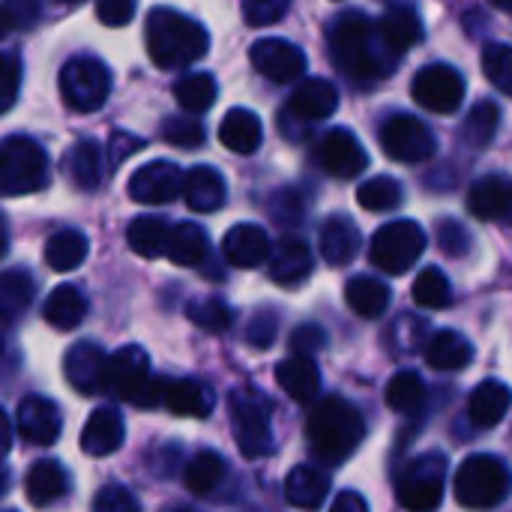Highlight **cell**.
Here are the masks:
<instances>
[{
  "label": "cell",
  "mask_w": 512,
  "mask_h": 512,
  "mask_svg": "<svg viewBox=\"0 0 512 512\" xmlns=\"http://www.w3.org/2000/svg\"><path fill=\"white\" fill-rule=\"evenodd\" d=\"M330 54L342 72H348L354 81H378L390 75L396 66V54L384 48L378 39L375 21L363 15L360 9H348L333 18L330 24Z\"/></svg>",
  "instance_id": "1"
},
{
  "label": "cell",
  "mask_w": 512,
  "mask_h": 512,
  "mask_svg": "<svg viewBox=\"0 0 512 512\" xmlns=\"http://www.w3.org/2000/svg\"><path fill=\"white\" fill-rule=\"evenodd\" d=\"M147 54L159 69H186L210 51V33L195 18L156 6L144 24Z\"/></svg>",
  "instance_id": "2"
},
{
  "label": "cell",
  "mask_w": 512,
  "mask_h": 512,
  "mask_svg": "<svg viewBox=\"0 0 512 512\" xmlns=\"http://www.w3.org/2000/svg\"><path fill=\"white\" fill-rule=\"evenodd\" d=\"M306 438H309L312 453L324 465L336 468L363 444L366 423L357 405H351L342 396H327L321 405L312 408L309 423H306Z\"/></svg>",
  "instance_id": "3"
},
{
  "label": "cell",
  "mask_w": 512,
  "mask_h": 512,
  "mask_svg": "<svg viewBox=\"0 0 512 512\" xmlns=\"http://www.w3.org/2000/svg\"><path fill=\"white\" fill-rule=\"evenodd\" d=\"M162 384H165V378L150 375V360L141 345H123L105 363V387L117 399L132 402L141 411H150L159 405Z\"/></svg>",
  "instance_id": "4"
},
{
  "label": "cell",
  "mask_w": 512,
  "mask_h": 512,
  "mask_svg": "<svg viewBox=\"0 0 512 512\" xmlns=\"http://www.w3.org/2000/svg\"><path fill=\"white\" fill-rule=\"evenodd\" d=\"M48 180V153L39 141L27 135H9L0 141V195H33L42 192Z\"/></svg>",
  "instance_id": "5"
},
{
  "label": "cell",
  "mask_w": 512,
  "mask_h": 512,
  "mask_svg": "<svg viewBox=\"0 0 512 512\" xmlns=\"http://www.w3.org/2000/svg\"><path fill=\"white\" fill-rule=\"evenodd\" d=\"M228 405L237 450L246 459H264L273 450V402L261 390L243 384L231 393Z\"/></svg>",
  "instance_id": "6"
},
{
  "label": "cell",
  "mask_w": 512,
  "mask_h": 512,
  "mask_svg": "<svg viewBox=\"0 0 512 512\" xmlns=\"http://www.w3.org/2000/svg\"><path fill=\"white\" fill-rule=\"evenodd\" d=\"M453 492H456V501L468 510H492L510 492V471L504 459L477 453L462 462Z\"/></svg>",
  "instance_id": "7"
},
{
  "label": "cell",
  "mask_w": 512,
  "mask_h": 512,
  "mask_svg": "<svg viewBox=\"0 0 512 512\" xmlns=\"http://www.w3.org/2000/svg\"><path fill=\"white\" fill-rule=\"evenodd\" d=\"M60 93L72 111H99L111 96V69L90 54H78L60 69Z\"/></svg>",
  "instance_id": "8"
},
{
  "label": "cell",
  "mask_w": 512,
  "mask_h": 512,
  "mask_svg": "<svg viewBox=\"0 0 512 512\" xmlns=\"http://www.w3.org/2000/svg\"><path fill=\"white\" fill-rule=\"evenodd\" d=\"M423 252H426V231L411 219H399V222L378 228L369 243L372 264L390 276L408 273Z\"/></svg>",
  "instance_id": "9"
},
{
  "label": "cell",
  "mask_w": 512,
  "mask_h": 512,
  "mask_svg": "<svg viewBox=\"0 0 512 512\" xmlns=\"http://www.w3.org/2000/svg\"><path fill=\"white\" fill-rule=\"evenodd\" d=\"M444 480H447V456L426 453L414 459L396 483V498L402 510L435 512L444 501Z\"/></svg>",
  "instance_id": "10"
},
{
  "label": "cell",
  "mask_w": 512,
  "mask_h": 512,
  "mask_svg": "<svg viewBox=\"0 0 512 512\" xmlns=\"http://www.w3.org/2000/svg\"><path fill=\"white\" fill-rule=\"evenodd\" d=\"M378 138H381V150L405 165H417L435 156V135L414 114H393L390 120H384Z\"/></svg>",
  "instance_id": "11"
},
{
  "label": "cell",
  "mask_w": 512,
  "mask_h": 512,
  "mask_svg": "<svg viewBox=\"0 0 512 512\" xmlns=\"http://www.w3.org/2000/svg\"><path fill=\"white\" fill-rule=\"evenodd\" d=\"M411 96L432 114H453L465 99V78L447 63H432L411 81Z\"/></svg>",
  "instance_id": "12"
},
{
  "label": "cell",
  "mask_w": 512,
  "mask_h": 512,
  "mask_svg": "<svg viewBox=\"0 0 512 512\" xmlns=\"http://www.w3.org/2000/svg\"><path fill=\"white\" fill-rule=\"evenodd\" d=\"M252 66L273 84H291L306 72V54L288 39H258L249 48Z\"/></svg>",
  "instance_id": "13"
},
{
  "label": "cell",
  "mask_w": 512,
  "mask_h": 512,
  "mask_svg": "<svg viewBox=\"0 0 512 512\" xmlns=\"http://www.w3.org/2000/svg\"><path fill=\"white\" fill-rule=\"evenodd\" d=\"M318 162L336 180H351L369 168V153L351 129H330L318 144Z\"/></svg>",
  "instance_id": "14"
},
{
  "label": "cell",
  "mask_w": 512,
  "mask_h": 512,
  "mask_svg": "<svg viewBox=\"0 0 512 512\" xmlns=\"http://www.w3.org/2000/svg\"><path fill=\"white\" fill-rule=\"evenodd\" d=\"M180 189H183V171L168 159L141 165L129 180V195L138 204H168L180 195Z\"/></svg>",
  "instance_id": "15"
},
{
  "label": "cell",
  "mask_w": 512,
  "mask_h": 512,
  "mask_svg": "<svg viewBox=\"0 0 512 512\" xmlns=\"http://www.w3.org/2000/svg\"><path fill=\"white\" fill-rule=\"evenodd\" d=\"M15 423H18L21 438L27 444H36V447H51L60 438V432H63V414L45 396H27V399H21Z\"/></svg>",
  "instance_id": "16"
},
{
  "label": "cell",
  "mask_w": 512,
  "mask_h": 512,
  "mask_svg": "<svg viewBox=\"0 0 512 512\" xmlns=\"http://www.w3.org/2000/svg\"><path fill=\"white\" fill-rule=\"evenodd\" d=\"M378 39L384 42V48L396 57H402L408 48H414L417 42H423L426 30H423V18L414 6L408 3H393L384 9V15L375 21Z\"/></svg>",
  "instance_id": "17"
},
{
  "label": "cell",
  "mask_w": 512,
  "mask_h": 512,
  "mask_svg": "<svg viewBox=\"0 0 512 512\" xmlns=\"http://www.w3.org/2000/svg\"><path fill=\"white\" fill-rule=\"evenodd\" d=\"M105 351L93 342H78L66 351L63 360V375L72 384L75 393L81 396H93L99 390H105Z\"/></svg>",
  "instance_id": "18"
},
{
  "label": "cell",
  "mask_w": 512,
  "mask_h": 512,
  "mask_svg": "<svg viewBox=\"0 0 512 512\" xmlns=\"http://www.w3.org/2000/svg\"><path fill=\"white\" fill-rule=\"evenodd\" d=\"M159 405L168 408L174 417L201 420V417H210V414H213V408H216V393H213L207 384L192 381V378H180V381L165 378Z\"/></svg>",
  "instance_id": "19"
},
{
  "label": "cell",
  "mask_w": 512,
  "mask_h": 512,
  "mask_svg": "<svg viewBox=\"0 0 512 512\" xmlns=\"http://www.w3.org/2000/svg\"><path fill=\"white\" fill-rule=\"evenodd\" d=\"M339 108V90L327 78H306L288 99L285 117H297L300 123H315L330 117Z\"/></svg>",
  "instance_id": "20"
},
{
  "label": "cell",
  "mask_w": 512,
  "mask_h": 512,
  "mask_svg": "<svg viewBox=\"0 0 512 512\" xmlns=\"http://www.w3.org/2000/svg\"><path fill=\"white\" fill-rule=\"evenodd\" d=\"M222 255L231 267H240V270L261 267L264 261H270V237L261 225H252V222L234 225L222 240Z\"/></svg>",
  "instance_id": "21"
},
{
  "label": "cell",
  "mask_w": 512,
  "mask_h": 512,
  "mask_svg": "<svg viewBox=\"0 0 512 512\" xmlns=\"http://www.w3.org/2000/svg\"><path fill=\"white\" fill-rule=\"evenodd\" d=\"M315 270V258L312 249L306 246V240L300 237H285L279 240V246L273 249V261H270V279L282 288H297L303 285Z\"/></svg>",
  "instance_id": "22"
},
{
  "label": "cell",
  "mask_w": 512,
  "mask_h": 512,
  "mask_svg": "<svg viewBox=\"0 0 512 512\" xmlns=\"http://www.w3.org/2000/svg\"><path fill=\"white\" fill-rule=\"evenodd\" d=\"M126 426L117 408H96L81 432V450L93 459L111 456L123 447Z\"/></svg>",
  "instance_id": "23"
},
{
  "label": "cell",
  "mask_w": 512,
  "mask_h": 512,
  "mask_svg": "<svg viewBox=\"0 0 512 512\" xmlns=\"http://www.w3.org/2000/svg\"><path fill=\"white\" fill-rule=\"evenodd\" d=\"M276 381L288 399L300 405H312L321 393V372L309 357H288L276 366Z\"/></svg>",
  "instance_id": "24"
},
{
  "label": "cell",
  "mask_w": 512,
  "mask_h": 512,
  "mask_svg": "<svg viewBox=\"0 0 512 512\" xmlns=\"http://www.w3.org/2000/svg\"><path fill=\"white\" fill-rule=\"evenodd\" d=\"M183 198L189 210L195 213H213L225 204V180L210 165H195L189 174H183Z\"/></svg>",
  "instance_id": "25"
},
{
  "label": "cell",
  "mask_w": 512,
  "mask_h": 512,
  "mask_svg": "<svg viewBox=\"0 0 512 512\" xmlns=\"http://www.w3.org/2000/svg\"><path fill=\"white\" fill-rule=\"evenodd\" d=\"M360 228L348 216H330L321 225V258L333 267L351 264L360 252Z\"/></svg>",
  "instance_id": "26"
},
{
  "label": "cell",
  "mask_w": 512,
  "mask_h": 512,
  "mask_svg": "<svg viewBox=\"0 0 512 512\" xmlns=\"http://www.w3.org/2000/svg\"><path fill=\"white\" fill-rule=\"evenodd\" d=\"M219 141L237 153V156H249L261 147L264 141V126L258 120L255 111H246V108H231L219 126Z\"/></svg>",
  "instance_id": "27"
},
{
  "label": "cell",
  "mask_w": 512,
  "mask_h": 512,
  "mask_svg": "<svg viewBox=\"0 0 512 512\" xmlns=\"http://www.w3.org/2000/svg\"><path fill=\"white\" fill-rule=\"evenodd\" d=\"M468 210L480 222H498L510 210V183L498 174L480 177L468 192Z\"/></svg>",
  "instance_id": "28"
},
{
  "label": "cell",
  "mask_w": 512,
  "mask_h": 512,
  "mask_svg": "<svg viewBox=\"0 0 512 512\" xmlns=\"http://www.w3.org/2000/svg\"><path fill=\"white\" fill-rule=\"evenodd\" d=\"M165 255L177 267H201L210 258V237L201 225L195 222H180L168 234Z\"/></svg>",
  "instance_id": "29"
},
{
  "label": "cell",
  "mask_w": 512,
  "mask_h": 512,
  "mask_svg": "<svg viewBox=\"0 0 512 512\" xmlns=\"http://www.w3.org/2000/svg\"><path fill=\"white\" fill-rule=\"evenodd\" d=\"M474 360V345L456 333V330H441L432 333V339L426 342V363L438 372H459L468 369Z\"/></svg>",
  "instance_id": "30"
},
{
  "label": "cell",
  "mask_w": 512,
  "mask_h": 512,
  "mask_svg": "<svg viewBox=\"0 0 512 512\" xmlns=\"http://www.w3.org/2000/svg\"><path fill=\"white\" fill-rule=\"evenodd\" d=\"M24 492L36 507H48L54 501H60L69 492V474L60 462L54 459H39L24 480Z\"/></svg>",
  "instance_id": "31"
},
{
  "label": "cell",
  "mask_w": 512,
  "mask_h": 512,
  "mask_svg": "<svg viewBox=\"0 0 512 512\" xmlns=\"http://www.w3.org/2000/svg\"><path fill=\"white\" fill-rule=\"evenodd\" d=\"M510 411V390L501 381H483L468 399V417L477 429H495Z\"/></svg>",
  "instance_id": "32"
},
{
  "label": "cell",
  "mask_w": 512,
  "mask_h": 512,
  "mask_svg": "<svg viewBox=\"0 0 512 512\" xmlns=\"http://www.w3.org/2000/svg\"><path fill=\"white\" fill-rule=\"evenodd\" d=\"M330 495V480L324 471L312 465H300L285 480V501L300 510H321V504Z\"/></svg>",
  "instance_id": "33"
},
{
  "label": "cell",
  "mask_w": 512,
  "mask_h": 512,
  "mask_svg": "<svg viewBox=\"0 0 512 512\" xmlns=\"http://www.w3.org/2000/svg\"><path fill=\"white\" fill-rule=\"evenodd\" d=\"M63 174L81 192H93L102 183V150L93 141H78L63 156Z\"/></svg>",
  "instance_id": "34"
},
{
  "label": "cell",
  "mask_w": 512,
  "mask_h": 512,
  "mask_svg": "<svg viewBox=\"0 0 512 512\" xmlns=\"http://www.w3.org/2000/svg\"><path fill=\"white\" fill-rule=\"evenodd\" d=\"M45 321L54 327V330H75L84 318H87V297L75 288V285H57L48 300H45V309H42Z\"/></svg>",
  "instance_id": "35"
},
{
  "label": "cell",
  "mask_w": 512,
  "mask_h": 512,
  "mask_svg": "<svg viewBox=\"0 0 512 512\" xmlns=\"http://www.w3.org/2000/svg\"><path fill=\"white\" fill-rule=\"evenodd\" d=\"M87 252H90L87 237L81 231H75V228H63V231L48 237V243H45V264L51 270H57V273H69V270L84 264Z\"/></svg>",
  "instance_id": "36"
},
{
  "label": "cell",
  "mask_w": 512,
  "mask_h": 512,
  "mask_svg": "<svg viewBox=\"0 0 512 512\" xmlns=\"http://www.w3.org/2000/svg\"><path fill=\"white\" fill-rule=\"evenodd\" d=\"M168 234H171V228L159 216H138L126 228L129 249L138 258H162L165 255V246H168Z\"/></svg>",
  "instance_id": "37"
},
{
  "label": "cell",
  "mask_w": 512,
  "mask_h": 512,
  "mask_svg": "<svg viewBox=\"0 0 512 512\" xmlns=\"http://www.w3.org/2000/svg\"><path fill=\"white\" fill-rule=\"evenodd\" d=\"M345 300L360 318H381L390 306V288L372 276H354L345 285Z\"/></svg>",
  "instance_id": "38"
},
{
  "label": "cell",
  "mask_w": 512,
  "mask_h": 512,
  "mask_svg": "<svg viewBox=\"0 0 512 512\" xmlns=\"http://www.w3.org/2000/svg\"><path fill=\"white\" fill-rule=\"evenodd\" d=\"M384 399H387V408L396 414H417L426 405V384L411 369L396 372L384 390Z\"/></svg>",
  "instance_id": "39"
},
{
  "label": "cell",
  "mask_w": 512,
  "mask_h": 512,
  "mask_svg": "<svg viewBox=\"0 0 512 512\" xmlns=\"http://www.w3.org/2000/svg\"><path fill=\"white\" fill-rule=\"evenodd\" d=\"M498 126H501V105L483 99L468 111L465 126H462V141L474 150H483L498 135Z\"/></svg>",
  "instance_id": "40"
},
{
  "label": "cell",
  "mask_w": 512,
  "mask_h": 512,
  "mask_svg": "<svg viewBox=\"0 0 512 512\" xmlns=\"http://www.w3.org/2000/svg\"><path fill=\"white\" fill-rule=\"evenodd\" d=\"M174 96H177V102H180L183 111L204 114L216 102L219 87H216V78L213 75H207V72H189V75H183L174 84Z\"/></svg>",
  "instance_id": "41"
},
{
  "label": "cell",
  "mask_w": 512,
  "mask_h": 512,
  "mask_svg": "<svg viewBox=\"0 0 512 512\" xmlns=\"http://www.w3.org/2000/svg\"><path fill=\"white\" fill-rule=\"evenodd\" d=\"M36 288L33 279L24 270H6L0 273V315L15 321L33 300Z\"/></svg>",
  "instance_id": "42"
},
{
  "label": "cell",
  "mask_w": 512,
  "mask_h": 512,
  "mask_svg": "<svg viewBox=\"0 0 512 512\" xmlns=\"http://www.w3.org/2000/svg\"><path fill=\"white\" fill-rule=\"evenodd\" d=\"M225 477V462L222 456H216L213 450H204L198 453L189 465H186V474H183V483L192 495H210Z\"/></svg>",
  "instance_id": "43"
},
{
  "label": "cell",
  "mask_w": 512,
  "mask_h": 512,
  "mask_svg": "<svg viewBox=\"0 0 512 512\" xmlns=\"http://www.w3.org/2000/svg\"><path fill=\"white\" fill-rule=\"evenodd\" d=\"M411 297L417 306L423 309H447L453 303V288H450V279L438 270V267H426L414 285H411Z\"/></svg>",
  "instance_id": "44"
},
{
  "label": "cell",
  "mask_w": 512,
  "mask_h": 512,
  "mask_svg": "<svg viewBox=\"0 0 512 512\" xmlns=\"http://www.w3.org/2000/svg\"><path fill=\"white\" fill-rule=\"evenodd\" d=\"M357 204L372 213H387L402 204V183L393 177H372L357 189Z\"/></svg>",
  "instance_id": "45"
},
{
  "label": "cell",
  "mask_w": 512,
  "mask_h": 512,
  "mask_svg": "<svg viewBox=\"0 0 512 512\" xmlns=\"http://www.w3.org/2000/svg\"><path fill=\"white\" fill-rule=\"evenodd\" d=\"M186 318H189L195 327H201V330L222 333V330L231 327L234 312H231L228 303H222V300H216V297H204V300H192V303L186 306Z\"/></svg>",
  "instance_id": "46"
},
{
  "label": "cell",
  "mask_w": 512,
  "mask_h": 512,
  "mask_svg": "<svg viewBox=\"0 0 512 512\" xmlns=\"http://www.w3.org/2000/svg\"><path fill=\"white\" fill-rule=\"evenodd\" d=\"M162 138L174 147L195 150L207 141V129L201 120H192V117H168L162 123Z\"/></svg>",
  "instance_id": "47"
},
{
  "label": "cell",
  "mask_w": 512,
  "mask_h": 512,
  "mask_svg": "<svg viewBox=\"0 0 512 512\" xmlns=\"http://www.w3.org/2000/svg\"><path fill=\"white\" fill-rule=\"evenodd\" d=\"M483 72L501 93H510V45L507 42H492L483 48Z\"/></svg>",
  "instance_id": "48"
},
{
  "label": "cell",
  "mask_w": 512,
  "mask_h": 512,
  "mask_svg": "<svg viewBox=\"0 0 512 512\" xmlns=\"http://www.w3.org/2000/svg\"><path fill=\"white\" fill-rule=\"evenodd\" d=\"M39 15V6L30 0H6L0 3V39H6L9 33L30 27Z\"/></svg>",
  "instance_id": "49"
},
{
  "label": "cell",
  "mask_w": 512,
  "mask_h": 512,
  "mask_svg": "<svg viewBox=\"0 0 512 512\" xmlns=\"http://www.w3.org/2000/svg\"><path fill=\"white\" fill-rule=\"evenodd\" d=\"M240 12L249 27H264L288 15V0H246Z\"/></svg>",
  "instance_id": "50"
},
{
  "label": "cell",
  "mask_w": 512,
  "mask_h": 512,
  "mask_svg": "<svg viewBox=\"0 0 512 512\" xmlns=\"http://www.w3.org/2000/svg\"><path fill=\"white\" fill-rule=\"evenodd\" d=\"M21 87V63L15 54H0V114L12 108Z\"/></svg>",
  "instance_id": "51"
},
{
  "label": "cell",
  "mask_w": 512,
  "mask_h": 512,
  "mask_svg": "<svg viewBox=\"0 0 512 512\" xmlns=\"http://www.w3.org/2000/svg\"><path fill=\"white\" fill-rule=\"evenodd\" d=\"M438 246H441L447 255L462 258V255L471 249V234L465 231V225H462V222H456V219H444V222H438Z\"/></svg>",
  "instance_id": "52"
},
{
  "label": "cell",
  "mask_w": 512,
  "mask_h": 512,
  "mask_svg": "<svg viewBox=\"0 0 512 512\" xmlns=\"http://www.w3.org/2000/svg\"><path fill=\"white\" fill-rule=\"evenodd\" d=\"M93 512H141L138 510V501L129 489L123 486H105L96 492V501H93Z\"/></svg>",
  "instance_id": "53"
},
{
  "label": "cell",
  "mask_w": 512,
  "mask_h": 512,
  "mask_svg": "<svg viewBox=\"0 0 512 512\" xmlns=\"http://www.w3.org/2000/svg\"><path fill=\"white\" fill-rule=\"evenodd\" d=\"M276 330H279V318L273 315V312H258L252 321H249V330H246V339H249V345L252 348H258V351H264V348H270L273 342H276Z\"/></svg>",
  "instance_id": "54"
},
{
  "label": "cell",
  "mask_w": 512,
  "mask_h": 512,
  "mask_svg": "<svg viewBox=\"0 0 512 512\" xmlns=\"http://www.w3.org/2000/svg\"><path fill=\"white\" fill-rule=\"evenodd\" d=\"M270 210H273V216H276L279 225H297V222H303V201H300V192H294V189H282L273 198Z\"/></svg>",
  "instance_id": "55"
},
{
  "label": "cell",
  "mask_w": 512,
  "mask_h": 512,
  "mask_svg": "<svg viewBox=\"0 0 512 512\" xmlns=\"http://www.w3.org/2000/svg\"><path fill=\"white\" fill-rule=\"evenodd\" d=\"M324 345H327V333L318 324H303L291 336V348L297 351V357H309L312 360V354L321 351Z\"/></svg>",
  "instance_id": "56"
},
{
  "label": "cell",
  "mask_w": 512,
  "mask_h": 512,
  "mask_svg": "<svg viewBox=\"0 0 512 512\" xmlns=\"http://www.w3.org/2000/svg\"><path fill=\"white\" fill-rule=\"evenodd\" d=\"M96 18L108 27H123L126 21H132L135 15V3L132 0H102L96 3Z\"/></svg>",
  "instance_id": "57"
},
{
  "label": "cell",
  "mask_w": 512,
  "mask_h": 512,
  "mask_svg": "<svg viewBox=\"0 0 512 512\" xmlns=\"http://www.w3.org/2000/svg\"><path fill=\"white\" fill-rule=\"evenodd\" d=\"M144 147V141L138 135H126V132H114L111 141H108V159H111V168H117L126 156L138 153Z\"/></svg>",
  "instance_id": "58"
},
{
  "label": "cell",
  "mask_w": 512,
  "mask_h": 512,
  "mask_svg": "<svg viewBox=\"0 0 512 512\" xmlns=\"http://www.w3.org/2000/svg\"><path fill=\"white\" fill-rule=\"evenodd\" d=\"M15 342H12V321L0 315V378L15 372Z\"/></svg>",
  "instance_id": "59"
},
{
  "label": "cell",
  "mask_w": 512,
  "mask_h": 512,
  "mask_svg": "<svg viewBox=\"0 0 512 512\" xmlns=\"http://www.w3.org/2000/svg\"><path fill=\"white\" fill-rule=\"evenodd\" d=\"M330 512H369V504L360 492H342Z\"/></svg>",
  "instance_id": "60"
},
{
  "label": "cell",
  "mask_w": 512,
  "mask_h": 512,
  "mask_svg": "<svg viewBox=\"0 0 512 512\" xmlns=\"http://www.w3.org/2000/svg\"><path fill=\"white\" fill-rule=\"evenodd\" d=\"M9 447H12V426H9V417L0 411V459L9 453Z\"/></svg>",
  "instance_id": "61"
},
{
  "label": "cell",
  "mask_w": 512,
  "mask_h": 512,
  "mask_svg": "<svg viewBox=\"0 0 512 512\" xmlns=\"http://www.w3.org/2000/svg\"><path fill=\"white\" fill-rule=\"evenodd\" d=\"M6 249H9V231H6V219L0 213V258L6 255Z\"/></svg>",
  "instance_id": "62"
},
{
  "label": "cell",
  "mask_w": 512,
  "mask_h": 512,
  "mask_svg": "<svg viewBox=\"0 0 512 512\" xmlns=\"http://www.w3.org/2000/svg\"><path fill=\"white\" fill-rule=\"evenodd\" d=\"M6 489H9V471H3V468H0V495H3Z\"/></svg>",
  "instance_id": "63"
},
{
  "label": "cell",
  "mask_w": 512,
  "mask_h": 512,
  "mask_svg": "<svg viewBox=\"0 0 512 512\" xmlns=\"http://www.w3.org/2000/svg\"><path fill=\"white\" fill-rule=\"evenodd\" d=\"M174 512H195V510H174Z\"/></svg>",
  "instance_id": "64"
}]
</instances>
